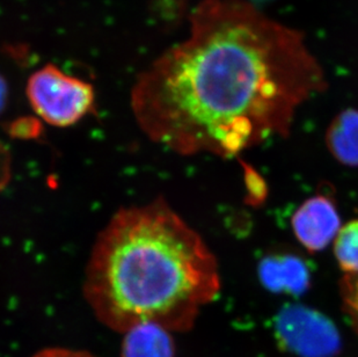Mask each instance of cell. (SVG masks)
<instances>
[{"label":"cell","instance_id":"1","mask_svg":"<svg viewBox=\"0 0 358 357\" xmlns=\"http://www.w3.org/2000/svg\"><path fill=\"white\" fill-rule=\"evenodd\" d=\"M189 36L136 81L131 108L153 142L230 158L290 132L298 108L327 88L301 31L247 0H203Z\"/></svg>","mask_w":358,"mask_h":357},{"label":"cell","instance_id":"2","mask_svg":"<svg viewBox=\"0 0 358 357\" xmlns=\"http://www.w3.org/2000/svg\"><path fill=\"white\" fill-rule=\"evenodd\" d=\"M220 291L216 258L164 199L113 216L92 247L83 284L95 317L120 333L145 323L189 330Z\"/></svg>","mask_w":358,"mask_h":357},{"label":"cell","instance_id":"3","mask_svg":"<svg viewBox=\"0 0 358 357\" xmlns=\"http://www.w3.org/2000/svg\"><path fill=\"white\" fill-rule=\"evenodd\" d=\"M28 100L48 125L66 128L94 111V88L78 78L48 64L28 79Z\"/></svg>","mask_w":358,"mask_h":357},{"label":"cell","instance_id":"4","mask_svg":"<svg viewBox=\"0 0 358 357\" xmlns=\"http://www.w3.org/2000/svg\"><path fill=\"white\" fill-rule=\"evenodd\" d=\"M280 347L299 357H333L341 349V337L331 319L311 307L290 304L274 319Z\"/></svg>","mask_w":358,"mask_h":357},{"label":"cell","instance_id":"5","mask_svg":"<svg viewBox=\"0 0 358 357\" xmlns=\"http://www.w3.org/2000/svg\"><path fill=\"white\" fill-rule=\"evenodd\" d=\"M291 224L298 241L310 252L326 248L342 227L334 203L322 195L305 201L294 213Z\"/></svg>","mask_w":358,"mask_h":357},{"label":"cell","instance_id":"6","mask_svg":"<svg viewBox=\"0 0 358 357\" xmlns=\"http://www.w3.org/2000/svg\"><path fill=\"white\" fill-rule=\"evenodd\" d=\"M259 279L271 293L301 296L308 291L311 274L304 260L294 254H271L261 260Z\"/></svg>","mask_w":358,"mask_h":357},{"label":"cell","instance_id":"7","mask_svg":"<svg viewBox=\"0 0 358 357\" xmlns=\"http://www.w3.org/2000/svg\"><path fill=\"white\" fill-rule=\"evenodd\" d=\"M121 357H176V342L165 327L139 323L125 332Z\"/></svg>","mask_w":358,"mask_h":357},{"label":"cell","instance_id":"8","mask_svg":"<svg viewBox=\"0 0 358 357\" xmlns=\"http://www.w3.org/2000/svg\"><path fill=\"white\" fill-rule=\"evenodd\" d=\"M326 144L343 165L358 166V109L348 108L333 118L326 132Z\"/></svg>","mask_w":358,"mask_h":357},{"label":"cell","instance_id":"9","mask_svg":"<svg viewBox=\"0 0 358 357\" xmlns=\"http://www.w3.org/2000/svg\"><path fill=\"white\" fill-rule=\"evenodd\" d=\"M338 266L345 274H358V219L347 223L334 240Z\"/></svg>","mask_w":358,"mask_h":357},{"label":"cell","instance_id":"10","mask_svg":"<svg viewBox=\"0 0 358 357\" xmlns=\"http://www.w3.org/2000/svg\"><path fill=\"white\" fill-rule=\"evenodd\" d=\"M341 296L345 314L358 333V274H345L341 281Z\"/></svg>","mask_w":358,"mask_h":357},{"label":"cell","instance_id":"11","mask_svg":"<svg viewBox=\"0 0 358 357\" xmlns=\"http://www.w3.org/2000/svg\"><path fill=\"white\" fill-rule=\"evenodd\" d=\"M33 357H95L90 353L81 351H72L66 348H47L38 351Z\"/></svg>","mask_w":358,"mask_h":357},{"label":"cell","instance_id":"12","mask_svg":"<svg viewBox=\"0 0 358 357\" xmlns=\"http://www.w3.org/2000/svg\"><path fill=\"white\" fill-rule=\"evenodd\" d=\"M7 100H8V85L6 79L0 74V114L6 107Z\"/></svg>","mask_w":358,"mask_h":357},{"label":"cell","instance_id":"13","mask_svg":"<svg viewBox=\"0 0 358 357\" xmlns=\"http://www.w3.org/2000/svg\"><path fill=\"white\" fill-rule=\"evenodd\" d=\"M7 178V157L6 152L3 151L0 145V187Z\"/></svg>","mask_w":358,"mask_h":357}]
</instances>
